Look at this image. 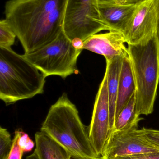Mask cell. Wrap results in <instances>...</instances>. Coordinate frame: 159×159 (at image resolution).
<instances>
[{"instance_id": "5bb4252c", "label": "cell", "mask_w": 159, "mask_h": 159, "mask_svg": "<svg viewBox=\"0 0 159 159\" xmlns=\"http://www.w3.org/2000/svg\"><path fill=\"white\" fill-rule=\"evenodd\" d=\"M35 152L39 159H71L72 156L64 148L42 132L35 136Z\"/></svg>"}, {"instance_id": "30bf717a", "label": "cell", "mask_w": 159, "mask_h": 159, "mask_svg": "<svg viewBox=\"0 0 159 159\" xmlns=\"http://www.w3.org/2000/svg\"><path fill=\"white\" fill-rule=\"evenodd\" d=\"M124 34L115 31L97 34L84 42L83 49L104 56L106 61L128 53Z\"/></svg>"}, {"instance_id": "5b68a950", "label": "cell", "mask_w": 159, "mask_h": 159, "mask_svg": "<svg viewBox=\"0 0 159 159\" xmlns=\"http://www.w3.org/2000/svg\"><path fill=\"white\" fill-rule=\"evenodd\" d=\"M82 51L73 46L63 31L50 43L23 56L46 77L57 75L65 79L79 73L77 62Z\"/></svg>"}, {"instance_id": "7a4b0ae2", "label": "cell", "mask_w": 159, "mask_h": 159, "mask_svg": "<svg viewBox=\"0 0 159 159\" xmlns=\"http://www.w3.org/2000/svg\"><path fill=\"white\" fill-rule=\"evenodd\" d=\"M41 131L59 144L74 159L99 157L76 106L64 93L50 107Z\"/></svg>"}, {"instance_id": "cb8c5ba5", "label": "cell", "mask_w": 159, "mask_h": 159, "mask_svg": "<svg viewBox=\"0 0 159 159\" xmlns=\"http://www.w3.org/2000/svg\"><path fill=\"white\" fill-rule=\"evenodd\" d=\"M72 43L73 46L76 49H78V50H83L84 42H83L82 40L79 39H75L72 41Z\"/></svg>"}, {"instance_id": "44dd1931", "label": "cell", "mask_w": 159, "mask_h": 159, "mask_svg": "<svg viewBox=\"0 0 159 159\" xmlns=\"http://www.w3.org/2000/svg\"><path fill=\"white\" fill-rule=\"evenodd\" d=\"M147 0H98L100 2L111 3L125 5L137 6Z\"/></svg>"}, {"instance_id": "ffe728a7", "label": "cell", "mask_w": 159, "mask_h": 159, "mask_svg": "<svg viewBox=\"0 0 159 159\" xmlns=\"http://www.w3.org/2000/svg\"><path fill=\"white\" fill-rule=\"evenodd\" d=\"M146 137L159 148V130L143 128Z\"/></svg>"}, {"instance_id": "ba28073f", "label": "cell", "mask_w": 159, "mask_h": 159, "mask_svg": "<svg viewBox=\"0 0 159 159\" xmlns=\"http://www.w3.org/2000/svg\"><path fill=\"white\" fill-rule=\"evenodd\" d=\"M89 137L95 152L102 156L111 134L107 77L105 74L97 93L88 128Z\"/></svg>"}, {"instance_id": "2e32d148", "label": "cell", "mask_w": 159, "mask_h": 159, "mask_svg": "<svg viewBox=\"0 0 159 159\" xmlns=\"http://www.w3.org/2000/svg\"><path fill=\"white\" fill-rule=\"evenodd\" d=\"M17 37L16 33L7 20L0 21V48L9 49L15 43Z\"/></svg>"}, {"instance_id": "d6986e66", "label": "cell", "mask_w": 159, "mask_h": 159, "mask_svg": "<svg viewBox=\"0 0 159 159\" xmlns=\"http://www.w3.org/2000/svg\"><path fill=\"white\" fill-rule=\"evenodd\" d=\"M19 131V143L24 152H30L34 147V143L31 140L29 135L21 131Z\"/></svg>"}, {"instance_id": "52a82bcc", "label": "cell", "mask_w": 159, "mask_h": 159, "mask_svg": "<svg viewBox=\"0 0 159 159\" xmlns=\"http://www.w3.org/2000/svg\"><path fill=\"white\" fill-rule=\"evenodd\" d=\"M159 153V148L145 135L143 129L127 131L113 132L110 134L102 157L116 159L147 153Z\"/></svg>"}, {"instance_id": "8992f818", "label": "cell", "mask_w": 159, "mask_h": 159, "mask_svg": "<svg viewBox=\"0 0 159 159\" xmlns=\"http://www.w3.org/2000/svg\"><path fill=\"white\" fill-rule=\"evenodd\" d=\"M98 0H67L63 31L71 41L88 38L108 29L103 24L97 8Z\"/></svg>"}, {"instance_id": "484cf974", "label": "cell", "mask_w": 159, "mask_h": 159, "mask_svg": "<svg viewBox=\"0 0 159 159\" xmlns=\"http://www.w3.org/2000/svg\"><path fill=\"white\" fill-rule=\"evenodd\" d=\"M95 159H106L104 157H102V156H100V157H99L97 158H96Z\"/></svg>"}, {"instance_id": "d4e9b609", "label": "cell", "mask_w": 159, "mask_h": 159, "mask_svg": "<svg viewBox=\"0 0 159 159\" xmlns=\"http://www.w3.org/2000/svg\"><path fill=\"white\" fill-rule=\"evenodd\" d=\"M25 159H38V157H37V155H36L35 152H34L33 154L31 155H30V156H28L26 157Z\"/></svg>"}, {"instance_id": "4fadbf2b", "label": "cell", "mask_w": 159, "mask_h": 159, "mask_svg": "<svg viewBox=\"0 0 159 159\" xmlns=\"http://www.w3.org/2000/svg\"><path fill=\"white\" fill-rule=\"evenodd\" d=\"M124 56H118L110 60L106 61V66L105 73L107 75V89L110 109L111 133L115 125L119 83L122 66V59Z\"/></svg>"}, {"instance_id": "9c48e42d", "label": "cell", "mask_w": 159, "mask_h": 159, "mask_svg": "<svg viewBox=\"0 0 159 159\" xmlns=\"http://www.w3.org/2000/svg\"><path fill=\"white\" fill-rule=\"evenodd\" d=\"M157 22L156 0H147L137 6L125 33L128 44H136L156 34Z\"/></svg>"}, {"instance_id": "8fae6325", "label": "cell", "mask_w": 159, "mask_h": 159, "mask_svg": "<svg viewBox=\"0 0 159 159\" xmlns=\"http://www.w3.org/2000/svg\"><path fill=\"white\" fill-rule=\"evenodd\" d=\"M137 6L98 2L97 8L101 21L108 31L117 32L124 35Z\"/></svg>"}, {"instance_id": "7c38bea8", "label": "cell", "mask_w": 159, "mask_h": 159, "mask_svg": "<svg viewBox=\"0 0 159 159\" xmlns=\"http://www.w3.org/2000/svg\"><path fill=\"white\" fill-rule=\"evenodd\" d=\"M135 90L136 86L132 67L129 53H128L123 56L122 59L119 83L115 121L120 111L135 92Z\"/></svg>"}, {"instance_id": "e0dca14e", "label": "cell", "mask_w": 159, "mask_h": 159, "mask_svg": "<svg viewBox=\"0 0 159 159\" xmlns=\"http://www.w3.org/2000/svg\"><path fill=\"white\" fill-rule=\"evenodd\" d=\"M13 145V140L8 131L0 128V159H7Z\"/></svg>"}, {"instance_id": "3957f363", "label": "cell", "mask_w": 159, "mask_h": 159, "mask_svg": "<svg viewBox=\"0 0 159 159\" xmlns=\"http://www.w3.org/2000/svg\"><path fill=\"white\" fill-rule=\"evenodd\" d=\"M46 78L23 55L0 48V99L7 105L43 93Z\"/></svg>"}, {"instance_id": "603a6c76", "label": "cell", "mask_w": 159, "mask_h": 159, "mask_svg": "<svg viewBox=\"0 0 159 159\" xmlns=\"http://www.w3.org/2000/svg\"><path fill=\"white\" fill-rule=\"evenodd\" d=\"M157 6V22L156 27V35L157 41L159 51V0H156Z\"/></svg>"}, {"instance_id": "ac0fdd59", "label": "cell", "mask_w": 159, "mask_h": 159, "mask_svg": "<svg viewBox=\"0 0 159 159\" xmlns=\"http://www.w3.org/2000/svg\"><path fill=\"white\" fill-rule=\"evenodd\" d=\"M24 151L19 143V131L15 132L13 139V145L7 159H21Z\"/></svg>"}, {"instance_id": "7402d4cb", "label": "cell", "mask_w": 159, "mask_h": 159, "mask_svg": "<svg viewBox=\"0 0 159 159\" xmlns=\"http://www.w3.org/2000/svg\"><path fill=\"white\" fill-rule=\"evenodd\" d=\"M116 159H159V153H147L131 157H122Z\"/></svg>"}, {"instance_id": "9a60e30c", "label": "cell", "mask_w": 159, "mask_h": 159, "mask_svg": "<svg viewBox=\"0 0 159 159\" xmlns=\"http://www.w3.org/2000/svg\"><path fill=\"white\" fill-rule=\"evenodd\" d=\"M141 120L136 112L135 92L117 117L112 133L138 129V123Z\"/></svg>"}, {"instance_id": "277c9868", "label": "cell", "mask_w": 159, "mask_h": 159, "mask_svg": "<svg viewBox=\"0 0 159 159\" xmlns=\"http://www.w3.org/2000/svg\"><path fill=\"white\" fill-rule=\"evenodd\" d=\"M136 90L139 116L153 113L159 82V51L156 34L136 44H128Z\"/></svg>"}, {"instance_id": "6da1fadb", "label": "cell", "mask_w": 159, "mask_h": 159, "mask_svg": "<svg viewBox=\"0 0 159 159\" xmlns=\"http://www.w3.org/2000/svg\"><path fill=\"white\" fill-rule=\"evenodd\" d=\"M67 0H8L5 19L18 38L25 54L50 43L63 30Z\"/></svg>"}]
</instances>
